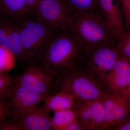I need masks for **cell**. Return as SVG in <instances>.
Returning a JSON list of instances; mask_svg holds the SVG:
<instances>
[{
    "label": "cell",
    "instance_id": "28",
    "mask_svg": "<svg viewBox=\"0 0 130 130\" xmlns=\"http://www.w3.org/2000/svg\"><path fill=\"white\" fill-rule=\"evenodd\" d=\"M124 96L125 98H130V70L128 74L126 89Z\"/></svg>",
    "mask_w": 130,
    "mask_h": 130
},
{
    "label": "cell",
    "instance_id": "25",
    "mask_svg": "<svg viewBox=\"0 0 130 130\" xmlns=\"http://www.w3.org/2000/svg\"><path fill=\"white\" fill-rule=\"evenodd\" d=\"M120 4L123 8L125 19V29L126 30L130 23V1L121 3Z\"/></svg>",
    "mask_w": 130,
    "mask_h": 130
},
{
    "label": "cell",
    "instance_id": "19",
    "mask_svg": "<svg viewBox=\"0 0 130 130\" xmlns=\"http://www.w3.org/2000/svg\"><path fill=\"white\" fill-rule=\"evenodd\" d=\"M16 56L8 49L0 46V72H7L15 67Z\"/></svg>",
    "mask_w": 130,
    "mask_h": 130
},
{
    "label": "cell",
    "instance_id": "15",
    "mask_svg": "<svg viewBox=\"0 0 130 130\" xmlns=\"http://www.w3.org/2000/svg\"><path fill=\"white\" fill-rule=\"evenodd\" d=\"M76 99L73 96L64 92H57L47 96L42 105L48 111L72 109Z\"/></svg>",
    "mask_w": 130,
    "mask_h": 130
},
{
    "label": "cell",
    "instance_id": "10",
    "mask_svg": "<svg viewBox=\"0 0 130 130\" xmlns=\"http://www.w3.org/2000/svg\"><path fill=\"white\" fill-rule=\"evenodd\" d=\"M0 46L12 52L20 63L27 62L21 44L19 27L14 18L0 16Z\"/></svg>",
    "mask_w": 130,
    "mask_h": 130
},
{
    "label": "cell",
    "instance_id": "3",
    "mask_svg": "<svg viewBox=\"0 0 130 130\" xmlns=\"http://www.w3.org/2000/svg\"><path fill=\"white\" fill-rule=\"evenodd\" d=\"M34 15L31 17L30 12L14 18L19 27L27 62L37 56L60 32L42 23Z\"/></svg>",
    "mask_w": 130,
    "mask_h": 130
},
{
    "label": "cell",
    "instance_id": "17",
    "mask_svg": "<svg viewBox=\"0 0 130 130\" xmlns=\"http://www.w3.org/2000/svg\"><path fill=\"white\" fill-rule=\"evenodd\" d=\"M64 1L72 12L102 13L98 0H64Z\"/></svg>",
    "mask_w": 130,
    "mask_h": 130
},
{
    "label": "cell",
    "instance_id": "22",
    "mask_svg": "<svg viewBox=\"0 0 130 130\" xmlns=\"http://www.w3.org/2000/svg\"><path fill=\"white\" fill-rule=\"evenodd\" d=\"M0 130H23L16 120L9 116L0 122Z\"/></svg>",
    "mask_w": 130,
    "mask_h": 130
},
{
    "label": "cell",
    "instance_id": "2",
    "mask_svg": "<svg viewBox=\"0 0 130 130\" xmlns=\"http://www.w3.org/2000/svg\"><path fill=\"white\" fill-rule=\"evenodd\" d=\"M70 29L85 52L118 42L111 25L101 13L71 12Z\"/></svg>",
    "mask_w": 130,
    "mask_h": 130
},
{
    "label": "cell",
    "instance_id": "14",
    "mask_svg": "<svg viewBox=\"0 0 130 130\" xmlns=\"http://www.w3.org/2000/svg\"><path fill=\"white\" fill-rule=\"evenodd\" d=\"M102 13L111 27L118 42L125 35L124 24L118 0H98Z\"/></svg>",
    "mask_w": 130,
    "mask_h": 130
},
{
    "label": "cell",
    "instance_id": "26",
    "mask_svg": "<svg viewBox=\"0 0 130 130\" xmlns=\"http://www.w3.org/2000/svg\"><path fill=\"white\" fill-rule=\"evenodd\" d=\"M63 130H86L77 119L74 120L66 126Z\"/></svg>",
    "mask_w": 130,
    "mask_h": 130
},
{
    "label": "cell",
    "instance_id": "6",
    "mask_svg": "<svg viewBox=\"0 0 130 130\" xmlns=\"http://www.w3.org/2000/svg\"><path fill=\"white\" fill-rule=\"evenodd\" d=\"M33 12L38 20L55 30L70 29L71 11L64 0H41Z\"/></svg>",
    "mask_w": 130,
    "mask_h": 130
},
{
    "label": "cell",
    "instance_id": "1",
    "mask_svg": "<svg viewBox=\"0 0 130 130\" xmlns=\"http://www.w3.org/2000/svg\"><path fill=\"white\" fill-rule=\"evenodd\" d=\"M85 52L70 29L60 32L43 51L30 61L40 63L57 76L79 68Z\"/></svg>",
    "mask_w": 130,
    "mask_h": 130
},
{
    "label": "cell",
    "instance_id": "16",
    "mask_svg": "<svg viewBox=\"0 0 130 130\" xmlns=\"http://www.w3.org/2000/svg\"><path fill=\"white\" fill-rule=\"evenodd\" d=\"M29 13L25 0H0V16L14 18Z\"/></svg>",
    "mask_w": 130,
    "mask_h": 130
},
{
    "label": "cell",
    "instance_id": "4",
    "mask_svg": "<svg viewBox=\"0 0 130 130\" xmlns=\"http://www.w3.org/2000/svg\"><path fill=\"white\" fill-rule=\"evenodd\" d=\"M60 91L70 94L76 100H94L105 94L102 88L80 68L55 76L51 94Z\"/></svg>",
    "mask_w": 130,
    "mask_h": 130
},
{
    "label": "cell",
    "instance_id": "31",
    "mask_svg": "<svg viewBox=\"0 0 130 130\" xmlns=\"http://www.w3.org/2000/svg\"></svg>",
    "mask_w": 130,
    "mask_h": 130
},
{
    "label": "cell",
    "instance_id": "13",
    "mask_svg": "<svg viewBox=\"0 0 130 130\" xmlns=\"http://www.w3.org/2000/svg\"><path fill=\"white\" fill-rule=\"evenodd\" d=\"M14 119L23 130H53L52 116L42 104Z\"/></svg>",
    "mask_w": 130,
    "mask_h": 130
},
{
    "label": "cell",
    "instance_id": "8",
    "mask_svg": "<svg viewBox=\"0 0 130 130\" xmlns=\"http://www.w3.org/2000/svg\"><path fill=\"white\" fill-rule=\"evenodd\" d=\"M72 109L77 120L86 130H105L101 98L92 100H76Z\"/></svg>",
    "mask_w": 130,
    "mask_h": 130
},
{
    "label": "cell",
    "instance_id": "24",
    "mask_svg": "<svg viewBox=\"0 0 130 130\" xmlns=\"http://www.w3.org/2000/svg\"><path fill=\"white\" fill-rule=\"evenodd\" d=\"M109 130H130V112L120 123L113 126Z\"/></svg>",
    "mask_w": 130,
    "mask_h": 130
},
{
    "label": "cell",
    "instance_id": "18",
    "mask_svg": "<svg viewBox=\"0 0 130 130\" xmlns=\"http://www.w3.org/2000/svg\"><path fill=\"white\" fill-rule=\"evenodd\" d=\"M76 119V114L72 109L54 112L52 120L53 130H63L66 126Z\"/></svg>",
    "mask_w": 130,
    "mask_h": 130
},
{
    "label": "cell",
    "instance_id": "12",
    "mask_svg": "<svg viewBox=\"0 0 130 130\" xmlns=\"http://www.w3.org/2000/svg\"><path fill=\"white\" fill-rule=\"evenodd\" d=\"M130 70V60L119 55L105 81L103 88L105 94L124 96Z\"/></svg>",
    "mask_w": 130,
    "mask_h": 130
},
{
    "label": "cell",
    "instance_id": "5",
    "mask_svg": "<svg viewBox=\"0 0 130 130\" xmlns=\"http://www.w3.org/2000/svg\"><path fill=\"white\" fill-rule=\"evenodd\" d=\"M116 44L101 46L85 52L80 67L103 89L107 77L119 55Z\"/></svg>",
    "mask_w": 130,
    "mask_h": 130
},
{
    "label": "cell",
    "instance_id": "20",
    "mask_svg": "<svg viewBox=\"0 0 130 130\" xmlns=\"http://www.w3.org/2000/svg\"><path fill=\"white\" fill-rule=\"evenodd\" d=\"M14 77L7 72H0V99L8 100Z\"/></svg>",
    "mask_w": 130,
    "mask_h": 130
},
{
    "label": "cell",
    "instance_id": "30",
    "mask_svg": "<svg viewBox=\"0 0 130 130\" xmlns=\"http://www.w3.org/2000/svg\"><path fill=\"white\" fill-rule=\"evenodd\" d=\"M127 31H130V23L129 24V25H128V28L126 30L125 32Z\"/></svg>",
    "mask_w": 130,
    "mask_h": 130
},
{
    "label": "cell",
    "instance_id": "7",
    "mask_svg": "<svg viewBox=\"0 0 130 130\" xmlns=\"http://www.w3.org/2000/svg\"><path fill=\"white\" fill-rule=\"evenodd\" d=\"M27 63L23 72L14 77L13 83L43 95H50L55 76L38 62Z\"/></svg>",
    "mask_w": 130,
    "mask_h": 130
},
{
    "label": "cell",
    "instance_id": "27",
    "mask_svg": "<svg viewBox=\"0 0 130 130\" xmlns=\"http://www.w3.org/2000/svg\"><path fill=\"white\" fill-rule=\"evenodd\" d=\"M41 0H25L29 13L35 11L37 6Z\"/></svg>",
    "mask_w": 130,
    "mask_h": 130
},
{
    "label": "cell",
    "instance_id": "21",
    "mask_svg": "<svg viewBox=\"0 0 130 130\" xmlns=\"http://www.w3.org/2000/svg\"><path fill=\"white\" fill-rule=\"evenodd\" d=\"M116 47L119 55L130 60V31H126L123 40L117 43Z\"/></svg>",
    "mask_w": 130,
    "mask_h": 130
},
{
    "label": "cell",
    "instance_id": "23",
    "mask_svg": "<svg viewBox=\"0 0 130 130\" xmlns=\"http://www.w3.org/2000/svg\"><path fill=\"white\" fill-rule=\"evenodd\" d=\"M10 114L8 100L0 99V122L10 116Z\"/></svg>",
    "mask_w": 130,
    "mask_h": 130
},
{
    "label": "cell",
    "instance_id": "11",
    "mask_svg": "<svg viewBox=\"0 0 130 130\" xmlns=\"http://www.w3.org/2000/svg\"><path fill=\"white\" fill-rule=\"evenodd\" d=\"M105 121V130L120 123L130 112V98L119 94H105L101 97Z\"/></svg>",
    "mask_w": 130,
    "mask_h": 130
},
{
    "label": "cell",
    "instance_id": "9",
    "mask_svg": "<svg viewBox=\"0 0 130 130\" xmlns=\"http://www.w3.org/2000/svg\"><path fill=\"white\" fill-rule=\"evenodd\" d=\"M46 96L13 82L8 99L10 117L16 118L30 111L43 102Z\"/></svg>",
    "mask_w": 130,
    "mask_h": 130
},
{
    "label": "cell",
    "instance_id": "29",
    "mask_svg": "<svg viewBox=\"0 0 130 130\" xmlns=\"http://www.w3.org/2000/svg\"><path fill=\"white\" fill-rule=\"evenodd\" d=\"M118 1L120 3H123L124 2H128L130 1V0H118Z\"/></svg>",
    "mask_w": 130,
    "mask_h": 130
}]
</instances>
